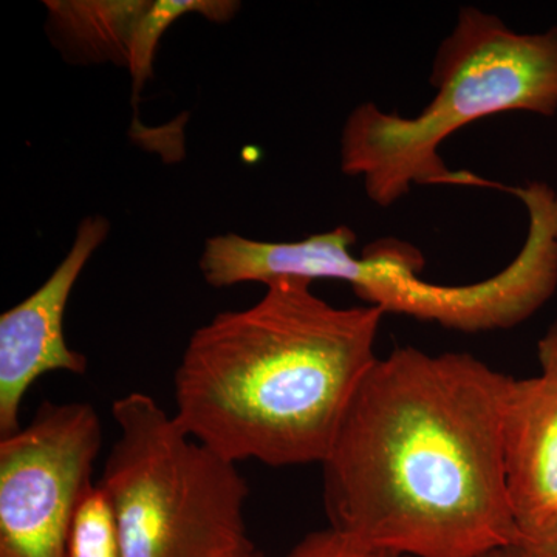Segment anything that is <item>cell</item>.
Listing matches in <instances>:
<instances>
[{
	"label": "cell",
	"instance_id": "cell-2",
	"mask_svg": "<svg viewBox=\"0 0 557 557\" xmlns=\"http://www.w3.org/2000/svg\"><path fill=\"white\" fill-rule=\"evenodd\" d=\"M384 311L335 307L284 277L188 341L174 376L183 431L219 456L271 468L324 463L375 364Z\"/></svg>",
	"mask_w": 557,
	"mask_h": 557
},
{
	"label": "cell",
	"instance_id": "cell-6",
	"mask_svg": "<svg viewBox=\"0 0 557 557\" xmlns=\"http://www.w3.org/2000/svg\"><path fill=\"white\" fill-rule=\"evenodd\" d=\"M101 446L100 416L79 401L47 399L0 438V557H65Z\"/></svg>",
	"mask_w": 557,
	"mask_h": 557
},
{
	"label": "cell",
	"instance_id": "cell-4",
	"mask_svg": "<svg viewBox=\"0 0 557 557\" xmlns=\"http://www.w3.org/2000/svg\"><path fill=\"white\" fill-rule=\"evenodd\" d=\"M112 417L119 437L97 485L123 557H233L252 544L249 487L236 463L190 437L143 392L116 399Z\"/></svg>",
	"mask_w": 557,
	"mask_h": 557
},
{
	"label": "cell",
	"instance_id": "cell-14",
	"mask_svg": "<svg viewBox=\"0 0 557 557\" xmlns=\"http://www.w3.org/2000/svg\"><path fill=\"white\" fill-rule=\"evenodd\" d=\"M537 358L542 375L557 380V321L537 343Z\"/></svg>",
	"mask_w": 557,
	"mask_h": 557
},
{
	"label": "cell",
	"instance_id": "cell-9",
	"mask_svg": "<svg viewBox=\"0 0 557 557\" xmlns=\"http://www.w3.org/2000/svg\"><path fill=\"white\" fill-rule=\"evenodd\" d=\"M51 30L69 53L87 61L129 65L132 44L149 0L46 2Z\"/></svg>",
	"mask_w": 557,
	"mask_h": 557
},
{
	"label": "cell",
	"instance_id": "cell-3",
	"mask_svg": "<svg viewBox=\"0 0 557 557\" xmlns=\"http://www.w3.org/2000/svg\"><path fill=\"white\" fill-rule=\"evenodd\" d=\"M435 95L416 116L373 102L351 110L341 132V170L361 180L366 196L388 208L413 186L480 185L454 174L443 143L469 124L505 112L557 113V27L511 30L494 14L465 7L432 65Z\"/></svg>",
	"mask_w": 557,
	"mask_h": 557
},
{
	"label": "cell",
	"instance_id": "cell-5",
	"mask_svg": "<svg viewBox=\"0 0 557 557\" xmlns=\"http://www.w3.org/2000/svg\"><path fill=\"white\" fill-rule=\"evenodd\" d=\"M527 239L518 256L494 276L467 285H442L420 276L423 259L406 242L380 240L351 255L357 234L338 226L278 249L284 276L341 281L384 313L435 322L458 332L508 330L541 310L557 288V190H530Z\"/></svg>",
	"mask_w": 557,
	"mask_h": 557
},
{
	"label": "cell",
	"instance_id": "cell-16",
	"mask_svg": "<svg viewBox=\"0 0 557 557\" xmlns=\"http://www.w3.org/2000/svg\"><path fill=\"white\" fill-rule=\"evenodd\" d=\"M233 557H265V555H263L262 549L256 547L255 542H252L251 545H248V547L240 549V552L237 553V555H234Z\"/></svg>",
	"mask_w": 557,
	"mask_h": 557
},
{
	"label": "cell",
	"instance_id": "cell-12",
	"mask_svg": "<svg viewBox=\"0 0 557 557\" xmlns=\"http://www.w3.org/2000/svg\"><path fill=\"white\" fill-rule=\"evenodd\" d=\"M285 557H410L359 544L333 528L313 531L300 539Z\"/></svg>",
	"mask_w": 557,
	"mask_h": 557
},
{
	"label": "cell",
	"instance_id": "cell-11",
	"mask_svg": "<svg viewBox=\"0 0 557 557\" xmlns=\"http://www.w3.org/2000/svg\"><path fill=\"white\" fill-rule=\"evenodd\" d=\"M65 557H123L112 508L97 483L81 500Z\"/></svg>",
	"mask_w": 557,
	"mask_h": 557
},
{
	"label": "cell",
	"instance_id": "cell-7",
	"mask_svg": "<svg viewBox=\"0 0 557 557\" xmlns=\"http://www.w3.org/2000/svg\"><path fill=\"white\" fill-rule=\"evenodd\" d=\"M109 220L89 215L57 270L27 299L0 317V438L20 431L28 388L50 372L84 375L87 358L69 347L64 314L91 256L108 239Z\"/></svg>",
	"mask_w": 557,
	"mask_h": 557
},
{
	"label": "cell",
	"instance_id": "cell-15",
	"mask_svg": "<svg viewBox=\"0 0 557 557\" xmlns=\"http://www.w3.org/2000/svg\"><path fill=\"white\" fill-rule=\"evenodd\" d=\"M480 557H523L522 552L518 545H512V547L494 549V552L486 553V555Z\"/></svg>",
	"mask_w": 557,
	"mask_h": 557
},
{
	"label": "cell",
	"instance_id": "cell-13",
	"mask_svg": "<svg viewBox=\"0 0 557 557\" xmlns=\"http://www.w3.org/2000/svg\"><path fill=\"white\" fill-rule=\"evenodd\" d=\"M516 545L523 557H557V527L541 533L522 534Z\"/></svg>",
	"mask_w": 557,
	"mask_h": 557
},
{
	"label": "cell",
	"instance_id": "cell-1",
	"mask_svg": "<svg viewBox=\"0 0 557 557\" xmlns=\"http://www.w3.org/2000/svg\"><path fill=\"white\" fill-rule=\"evenodd\" d=\"M511 381L469 354L376 359L321 465L329 527L410 557L518 544L504 467Z\"/></svg>",
	"mask_w": 557,
	"mask_h": 557
},
{
	"label": "cell",
	"instance_id": "cell-8",
	"mask_svg": "<svg viewBox=\"0 0 557 557\" xmlns=\"http://www.w3.org/2000/svg\"><path fill=\"white\" fill-rule=\"evenodd\" d=\"M509 505L522 534L557 527V380L511 381L504 418Z\"/></svg>",
	"mask_w": 557,
	"mask_h": 557
},
{
	"label": "cell",
	"instance_id": "cell-10",
	"mask_svg": "<svg viewBox=\"0 0 557 557\" xmlns=\"http://www.w3.org/2000/svg\"><path fill=\"white\" fill-rule=\"evenodd\" d=\"M239 2L228 0H157L149 2L139 20L134 44H132L129 69L134 79V97L152 76L157 46L163 33L185 14L197 13L209 21L226 22L239 10Z\"/></svg>",
	"mask_w": 557,
	"mask_h": 557
}]
</instances>
